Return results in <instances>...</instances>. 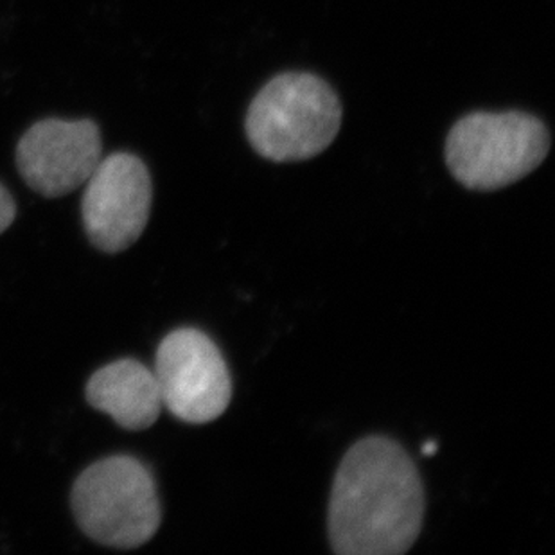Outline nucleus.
Masks as SVG:
<instances>
[{
  "instance_id": "1",
  "label": "nucleus",
  "mask_w": 555,
  "mask_h": 555,
  "mask_svg": "<svg viewBox=\"0 0 555 555\" xmlns=\"http://www.w3.org/2000/svg\"><path fill=\"white\" fill-rule=\"evenodd\" d=\"M425 489L409 453L387 437L347 451L330 502V540L340 555H399L420 538Z\"/></svg>"
},
{
  "instance_id": "2",
  "label": "nucleus",
  "mask_w": 555,
  "mask_h": 555,
  "mask_svg": "<svg viewBox=\"0 0 555 555\" xmlns=\"http://www.w3.org/2000/svg\"><path fill=\"white\" fill-rule=\"evenodd\" d=\"M341 103L327 81L309 73H284L270 79L248 106V142L272 163L317 157L335 141Z\"/></svg>"
},
{
  "instance_id": "3",
  "label": "nucleus",
  "mask_w": 555,
  "mask_h": 555,
  "mask_svg": "<svg viewBox=\"0 0 555 555\" xmlns=\"http://www.w3.org/2000/svg\"><path fill=\"white\" fill-rule=\"evenodd\" d=\"M551 152L545 122L525 112H473L446 139V164L464 188L496 191L540 168Z\"/></svg>"
},
{
  "instance_id": "4",
  "label": "nucleus",
  "mask_w": 555,
  "mask_h": 555,
  "mask_svg": "<svg viewBox=\"0 0 555 555\" xmlns=\"http://www.w3.org/2000/svg\"><path fill=\"white\" fill-rule=\"evenodd\" d=\"M74 516L85 534L112 548H139L163 519L152 473L133 456H108L87 467L73 488Z\"/></svg>"
},
{
  "instance_id": "5",
  "label": "nucleus",
  "mask_w": 555,
  "mask_h": 555,
  "mask_svg": "<svg viewBox=\"0 0 555 555\" xmlns=\"http://www.w3.org/2000/svg\"><path fill=\"white\" fill-rule=\"evenodd\" d=\"M164 409L189 425L218 420L231 403L232 382L215 341L202 331L184 327L158 346L155 371Z\"/></svg>"
},
{
  "instance_id": "6",
  "label": "nucleus",
  "mask_w": 555,
  "mask_h": 555,
  "mask_svg": "<svg viewBox=\"0 0 555 555\" xmlns=\"http://www.w3.org/2000/svg\"><path fill=\"white\" fill-rule=\"evenodd\" d=\"M81 215L90 243L106 254L130 248L142 236L152 210V177L131 153L101 158L85 182Z\"/></svg>"
},
{
  "instance_id": "7",
  "label": "nucleus",
  "mask_w": 555,
  "mask_h": 555,
  "mask_svg": "<svg viewBox=\"0 0 555 555\" xmlns=\"http://www.w3.org/2000/svg\"><path fill=\"white\" fill-rule=\"evenodd\" d=\"M103 153L100 126L90 119H43L22 135L16 168L46 198L73 193L89 180Z\"/></svg>"
},
{
  "instance_id": "8",
  "label": "nucleus",
  "mask_w": 555,
  "mask_h": 555,
  "mask_svg": "<svg viewBox=\"0 0 555 555\" xmlns=\"http://www.w3.org/2000/svg\"><path fill=\"white\" fill-rule=\"evenodd\" d=\"M85 393L92 409L111 415L125 430H146L164 409L157 377L131 358L94 372Z\"/></svg>"
},
{
  "instance_id": "9",
  "label": "nucleus",
  "mask_w": 555,
  "mask_h": 555,
  "mask_svg": "<svg viewBox=\"0 0 555 555\" xmlns=\"http://www.w3.org/2000/svg\"><path fill=\"white\" fill-rule=\"evenodd\" d=\"M15 199L11 196L10 191L0 184V234L10 229L11 223L15 220Z\"/></svg>"
},
{
  "instance_id": "10",
  "label": "nucleus",
  "mask_w": 555,
  "mask_h": 555,
  "mask_svg": "<svg viewBox=\"0 0 555 555\" xmlns=\"http://www.w3.org/2000/svg\"><path fill=\"white\" fill-rule=\"evenodd\" d=\"M437 448H439V446H437V442H434V440H428V442H426V444L423 446V455L434 456L435 451H437Z\"/></svg>"
}]
</instances>
